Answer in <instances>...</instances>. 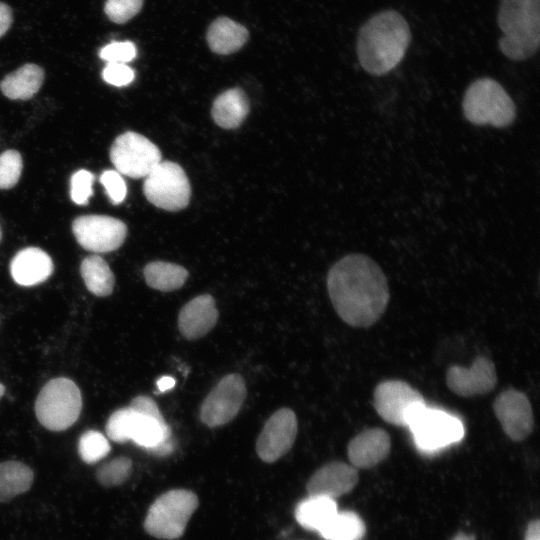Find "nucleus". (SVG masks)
Listing matches in <instances>:
<instances>
[{"label": "nucleus", "mask_w": 540, "mask_h": 540, "mask_svg": "<svg viewBox=\"0 0 540 540\" xmlns=\"http://www.w3.org/2000/svg\"><path fill=\"white\" fill-rule=\"evenodd\" d=\"M111 447L108 439L100 432L88 430L78 442V453L87 464H94L107 456Z\"/></svg>", "instance_id": "obj_29"}, {"label": "nucleus", "mask_w": 540, "mask_h": 540, "mask_svg": "<svg viewBox=\"0 0 540 540\" xmlns=\"http://www.w3.org/2000/svg\"><path fill=\"white\" fill-rule=\"evenodd\" d=\"M524 540H540V522L538 519L532 520L528 524Z\"/></svg>", "instance_id": "obj_38"}, {"label": "nucleus", "mask_w": 540, "mask_h": 540, "mask_svg": "<svg viewBox=\"0 0 540 540\" xmlns=\"http://www.w3.org/2000/svg\"><path fill=\"white\" fill-rule=\"evenodd\" d=\"M462 108L465 118L472 124L505 128L516 117V106L496 80L484 77L473 81L465 91Z\"/></svg>", "instance_id": "obj_6"}, {"label": "nucleus", "mask_w": 540, "mask_h": 540, "mask_svg": "<svg viewBox=\"0 0 540 540\" xmlns=\"http://www.w3.org/2000/svg\"><path fill=\"white\" fill-rule=\"evenodd\" d=\"M132 471V461L127 457L114 458L96 471L97 481L106 487L118 486L124 483Z\"/></svg>", "instance_id": "obj_30"}, {"label": "nucleus", "mask_w": 540, "mask_h": 540, "mask_svg": "<svg viewBox=\"0 0 540 540\" xmlns=\"http://www.w3.org/2000/svg\"><path fill=\"white\" fill-rule=\"evenodd\" d=\"M22 171V158L18 151L7 150L0 154V189L16 185Z\"/></svg>", "instance_id": "obj_31"}, {"label": "nucleus", "mask_w": 540, "mask_h": 540, "mask_svg": "<svg viewBox=\"0 0 540 540\" xmlns=\"http://www.w3.org/2000/svg\"><path fill=\"white\" fill-rule=\"evenodd\" d=\"M248 31L241 24L227 18H217L209 26L207 42L210 49L221 55L239 50L248 39Z\"/></svg>", "instance_id": "obj_22"}, {"label": "nucleus", "mask_w": 540, "mask_h": 540, "mask_svg": "<svg viewBox=\"0 0 540 540\" xmlns=\"http://www.w3.org/2000/svg\"><path fill=\"white\" fill-rule=\"evenodd\" d=\"M446 384L453 393L462 397L487 394L497 384L495 364L486 356H478L469 368L451 366L446 372Z\"/></svg>", "instance_id": "obj_16"}, {"label": "nucleus", "mask_w": 540, "mask_h": 540, "mask_svg": "<svg viewBox=\"0 0 540 540\" xmlns=\"http://www.w3.org/2000/svg\"><path fill=\"white\" fill-rule=\"evenodd\" d=\"M10 272L14 281L22 286H33L45 281L53 272L50 256L40 248L20 250L12 259Z\"/></svg>", "instance_id": "obj_20"}, {"label": "nucleus", "mask_w": 540, "mask_h": 540, "mask_svg": "<svg viewBox=\"0 0 540 540\" xmlns=\"http://www.w3.org/2000/svg\"><path fill=\"white\" fill-rule=\"evenodd\" d=\"M318 533L325 540H362L366 533V526L357 513L337 511Z\"/></svg>", "instance_id": "obj_28"}, {"label": "nucleus", "mask_w": 540, "mask_h": 540, "mask_svg": "<svg viewBox=\"0 0 540 540\" xmlns=\"http://www.w3.org/2000/svg\"><path fill=\"white\" fill-rule=\"evenodd\" d=\"M77 242L86 250L106 253L118 249L127 235L126 225L105 215H83L72 223Z\"/></svg>", "instance_id": "obj_12"}, {"label": "nucleus", "mask_w": 540, "mask_h": 540, "mask_svg": "<svg viewBox=\"0 0 540 540\" xmlns=\"http://www.w3.org/2000/svg\"><path fill=\"white\" fill-rule=\"evenodd\" d=\"M110 159L121 175L142 178L162 161V156L159 148L148 138L128 131L114 140Z\"/></svg>", "instance_id": "obj_10"}, {"label": "nucleus", "mask_w": 540, "mask_h": 540, "mask_svg": "<svg viewBox=\"0 0 540 540\" xmlns=\"http://www.w3.org/2000/svg\"><path fill=\"white\" fill-rule=\"evenodd\" d=\"M391 439L381 428H369L357 434L348 444L347 455L355 468H371L390 452Z\"/></svg>", "instance_id": "obj_19"}, {"label": "nucleus", "mask_w": 540, "mask_h": 540, "mask_svg": "<svg viewBox=\"0 0 540 540\" xmlns=\"http://www.w3.org/2000/svg\"><path fill=\"white\" fill-rule=\"evenodd\" d=\"M451 540H474V537L465 533H458Z\"/></svg>", "instance_id": "obj_40"}, {"label": "nucleus", "mask_w": 540, "mask_h": 540, "mask_svg": "<svg viewBox=\"0 0 540 540\" xmlns=\"http://www.w3.org/2000/svg\"><path fill=\"white\" fill-rule=\"evenodd\" d=\"M246 397L244 379L239 374L224 376L209 392L200 408V419L208 427L232 421Z\"/></svg>", "instance_id": "obj_11"}, {"label": "nucleus", "mask_w": 540, "mask_h": 540, "mask_svg": "<svg viewBox=\"0 0 540 540\" xmlns=\"http://www.w3.org/2000/svg\"><path fill=\"white\" fill-rule=\"evenodd\" d=\"M198 507V498L190 490L173 489L161 494L150 506L145 531L158 539L180 538Z\"/></svg>", "instance_id": "obj_7"}, {"label": "nucleus", "mask_w": 540, "mask_h": 540, "mask_svg": "<svg viewBox=\"0 0 540 540\" xmlns=\"http://www.w3.org/2000/svg\"><path fill=\"white\" fill-rule=\"evenodd\" d=\"M327 290L338 316L355 328H368L384 314L390 299L387 278L369 256L352 253L327 275Z\"/></svg>", "instance_id": "obj_1"}, {"label": "nucleus", "mask_w": 540, "mask_h": 540, "mask_svg": "<svg viewBox=\"0 0 540 540\" xmlns=\"http://www.w3.org/2000/svg\"><path fill=\"white\" fill-rule=\"evenodd\" d=\"M249 112L246 94L240 88H232L219 94L212 105V117L215 123L224 129L238 127Z\"/></svg>", "instance_id": "obj_21"}, {"label": "nucleus", "mask_w": 540, "mask_h": 540, "mask_svg": "<svg viewBox=\"0 0 540 540\" xmlns=\"http://www.w3.org/2000/svg\"><path fill=\"white\" fill-rule=\"evenodd\" d=\"M425 402L422 394L401 380H386L379 383L373 393V406L378 415L387 423L405 427V417L409 409L417 403Z\"/></svg>", "instance_id": "obj_14"}, {"label": "nucleus", "mask_w": 540, "mask_h": 540, "mask_svg": "<svg viewBox=\"0 0 540 540\" xmlns=\"http://www.w3.org/2000/svg\"><path fill=\"white\" fill-rule=\"evenodd\" d=\"M80 272L87 289L92 294L104 297L112 293L115 284L114 274L100 256L85 257L81 262Z\"/></svg>", "instance_id": "obj_25"}, {"label": "nucleus", "mask_w": 540, "mask_h": 540, "mask_svg": "<svg viewBox=\"0 0 540 540\" xmlns=\"http://www.w3.org/2000/svg\"><path fill=\"white\" fill-rule=\"evenodd\" d=\"M102 77L110 85L122 87L129 85L135 78V73L125 63L110 62L104 67Z\"/></svg>", "instance_id": "obj_36"}, {"label": "nucleus", "mask_w": 540, "mask_h": 540, "mask_svg": "<svg viewBox=\"0 0 540 540\" xmlns=\"http://www.w3.org/2000/svg\"><path fill=\"white\" fill-rule=\"evenodd\" d=\"M137 50L130 41L111 42L99 51V56L107 63H127L136 57Z\"/></svg>", "instance_id": "obj_34"}, {"label": "nucleus", "mask_w": 540, "mask_h": 540, "mask_svg": "<svg viewBox=\"0 0 540 540\" xmlns=\"http://www.w3.org/2000/svg\"><path fill=\"white\" fill-rule=\"evenodd\" d=\"M100 182L113 204H119L125 199L127 187L119 172L105 170L100 176Z\"/></svg>", "instance_id": "obj_35"}, {"label": "nucleus", "mask_w": 540, "mask_h": 540, "mask_svg": "<svg viewBox=\"0 0 540 540\" xmlns=\"http://www.w3.org/2000/svg\"><path fill=\"white\" fill-rule=\"evenodd\" d=\"M12 23V10L11 8L0 2V37H2L10 28Z\"/></svg>", "instance_id": "obj_37"}, {"label": "nucleus", "mask_w": 540, "mask_h": 540, "mask_svg": "<svg viewBox=\"0 0 540 540\" xmlns=\"http://www.w3.org/2000/svg\"><path fill=\"white\" fill-rule=\"evenodd\" d=\"M82 409L81 392L70 379L60 377L50 380L35 401L38 421L51 431H63L79 418Z\"/></svg>", "instance_id": "obj_8"}, {"label": "nucleus", "mask_w": 540, "mask_h": 540, "mask_svg": "<svg viewBox=\"0 0 540 540\" xmlns=\"http://www.w3.org/2000/svg\"><path fill=\"white\" fill-rule=\"evenodd\" d=\"M497 22L501 52L514 61L532 57L540 43V0H501Z\"/></svg>", "instance_id": "obj_4"}, {"label": "nucleus", "mask_w": 540, "mask_h": 540, "mask_svg": "<svg viewBox=\"0 0 540 540\" xmlns=\"http://www.w3.org/2000/svg\"><path fill=\"white\" fill-rule=\"evenodd\" d=\"M411 41L410 27L395 10H384L369 18L357 37V56L369 74L380 76L393 70L404 58Z\"/></svg>", "instance_id": "obj_2"}, {"label": "nucleus", "mask_w": 540, "mask_h": 540, "mask_svg": "<svg viewBox=\"0 0 540 540\" xmlns=\"http://www.w3.org/2000/svg\"><path fill=\"white\" fill-rule=\"evenodd\" d=\"M334 499L308 495L295 508L296 521L305 529L319 532L337 513Z\"/></svg>", "instance_id": "obj_24"}, {"label": "nucleus", "mask_w": 540, "mask_h": 540, "mask_svg": "<svg viewBox=\"0 0 540 540\" xmlns=\"http://www.w3.org/2000/svg\"><path fill=\"white\" fill-rule=\"evenodd\" d=\"M175 385V379L170 376H163L157 381V388L159 392H166L172 389Z\"/></svg>", "instance_id": "obj_39"}, {"label": "nucleus", "mask_w": 540, "mask_h": 540, "mask_svg": "<svg viewBox=\"0 0 540 540\" xmlns=\"http://www.w3.org/2000/svg\"><path fill=\"white\" fill-rule=\"evenodd\" d=\"M144 0H107L104 12L114 23L122 24L134 17L142 8Z\"/></svg>", "instance_id": "obj_32"}, {"label": "nucleus", "mask_w": 540, "mask_h": 540, "mask_svg": "<svg viewBox=\"0 0 540 540\" xmlns=\"http://www.w3.org/2000/svg\"><path fill=\"white\" fill-rule=\"evenodd\" d=\"M298 431L297 417L289 408H281L266 421L256 442L259 458L267 463L277 461L293 446Z\"/></svg>", "instance_id": "obj_13"}, {"label": "nucleus", "mask_w": 540, "mask_h": 540, "mask_svg": "<svg viewBox=\"0 0 540 540\" xmlns=\"http://www.w3.org/2000/svg\"><path fill=\"white\" fill-rule=\"evenodd\" d=\"M405 427L409 428L418 450L427 454L458 443L465 433L464 425L458 417L431 408L426 402L417 403L409 409Z\"/></svg>", "instance_id": "obj_5"}, {"label": "nucleus", "mask_w": 540, "mask_h": 540, "mask_svg": "<svg viewBox=\"0 0 540 540\" xmlns=\"http://www.w3.org/2000/svg\"><path fill=\"white\" fill-rule=\"evenodd\" d=\"M4 391H5V387L0 383V398L3 395Z\"/></svg>", "instance_id": "obj_41"}, {"label": "nucleus", "mask_w": 540, "mask_h": 540, "mask_svg": "<svg viewBox=\"0 0 540 540\" xmlns=\"http://www.w3.org/2000/svg\"><path fill=\"white\" fill-rule=\"evenodd\" d=\"M143 192L158 208L177 211L190 200L191 187L183 168L171 161H161L145 177Z\"/></svg>", "instance_id": "obj_9"}, {"label": "nucleus", "mask_w": 540, "mask_h": 540, "mask_svg": "<svg viewBox=\"0 0 540 540\" xmlns=\"http://www.w3.org/2000/svg\"><path fill=\"white\" fill-rule=\"evenodd\" d=\"M493 410L511 440L522 441L531 434L534 416L525 393L512 388L504 390L494 400Z\"/></svg>", "instance_id": "obj_15"}, {"label": "nucleus", "mask_w": 540, "mask_h": 540, "mask_svg": "<svg viewBox=\"0 0 540 540\" xmlns=\"http://www.w3.org/2000/svg\"><path fill=\"white\" fill-rule=\"evenodd\" d=\"M106 434L114 442L129 440L156 456H167L175 448L172 432L155 401L144 395L135 397L128 407L114 411Z\"/></svg>", "instance_id": "obj_3"}, {"label": "nucleus", "mask_w": 540, "mask_h": 540, "mask_svg": "<svg viewBox=\"0 0 540 540\" xmlns=\"http://www.w3.org/2000/svg\"><path fill=\"white\" fill-rule=\"evenodd\" d=\"M143 274L149 287L163 292L181 288L188 277L184 267L164 261L148 263Z\"/></svg>", "instance_id": "obj_27"}, {"label": "nucleus", "mask_w": 540, "mask_h": 540, "mask_svg": "<svg viewBox=\"0 0 540 540\" xmlns=\"http://www.w3.org/2000/svg\"><path fill=\"white\" fill-rule=\"evenodd\" d=\"M44 79L42 68L36 64H25L8 74L0 83L2 93L13 100L32 98L40 89Z\"/></svg>", "instance_id": "obj_23"}, {"label": "nucleus", "mask_w": 540, "mask_h": 540, "mask_svg": "<svg viewBox=\"0 0 540 540\" xmlns=\"http://www.w3.org/2000/svg\"><path fill=\"white\" fill-rule=\"evenodd\" d=\"M34 479L30 467L19 461L0 463V503L27 491Z\"/></svg>", "instance_id": "obj_26"}, {"label": "nucleus", "mask_w": 540, "mask_h": 540, "mask_svg": "<svg viewBox=\"0 0 540 540\" xmlns=\"http://www.w3.org/2000/svg\"><path fill=\"white\" fill-rule=\"evenodd\" d=\"M94 176L88 170H78L75 172L70 181V196L74 203L78 205H86L93 193Z\"/></svg>", "instance_id": "obj_33"}, {"label": "nucleus", "mask_w": 540, "mask_h": 540, "mask_svg": "<svg viewBox=\"0 0 540 540\" xmlns=\"http://www.w3.org/2000/svg\"><path fill=\"white\" fill-rule=\"evenodd\" d=\"M358 482L355 467L344 462L327 463L316 470L307 482L308 495H320L331 499L350 492Z\"/></svg>", "instance_id": "obj_17"}, {"label": "nucleus", "mask_w": 540, "mask_h": 540, "mask_svg": "<svg viewBox=\"0 0 540 540\" xmlns=\"http://www.w3.org/2000/svg\"><path fill=\"white\" fill-rule=\"evenodd\" d=\"M218 320V310L214 298L202 294L187 302L178 315V329L189 340L206 335Z\"/></svg>", "instance_id": "obj_18"}]
</instances>
